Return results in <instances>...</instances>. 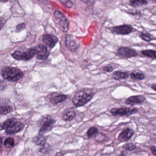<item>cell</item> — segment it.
I'll return each mask as SVG.
<instances>
[{
  "instance_id": "obj_1",
  "label": "cell",
  "mask_w": 156,
  "mask_h": 156,
  "mask_svg": "<svg viewBox=\"0 0 156 156\" xmlns=\"http://www.w3.org/2000/svg\"><path fill=\"white\" fill-rule=\"evenodd\" d=\"M92 90L84 89L78 91L72 99V102L76 107L83 106L90 101L94 95Z\"/></svg>"
},
{
  "instance_id": "obj_2",
  "label": "cell",
  "mask_w": 156,
  "mask_h": 156,
  "mask_svg": "<svg viewBox=\"0 0 156 156\" xmlns=\"http://www.w3.org/2000/svg\"><path fill=\"white\" fill-rule=\"evenodd\" d=\"M1 75L4 79L11 82H17L23 78L24 73L19 69L13 67H5L2 69Z\"/></svg>"
},
{
  "instance_id": "obj_3",
  "label": "cell",
  "mask_w": 156,
  "mask_h": 156,
  "mask_svg": "<svg viewBox=\"0 0 156 156\" xmlns=\"http://www.w3.org/2000/svg\"><path fill=\"white\" fill-rule=\"evenodd\" d=\"M55 121L52 119L50 115H44L40 119L39 123L41 126L39 130V134H43L44 133L50 131L53 128V125L55 124Z\"/></svg>"
},
{
  "instance_id": "obj_4",
  "label": "cell",
  "mask_w": 156,
  "mask_h": 156,
  "mask_svg": "<svg viewBox=\"0 0 156 156\" xmlns=\"http://www.w3.org/2000/svg\"><path fill=\"white\" fill-rule=\"evenodd\" d=\"M55 19L57 24L59 26L61 31L67 32L69 29V22L68 18L61 11H56L54 14Z\"/></svg>"
},
{
  "instance_id": "obj_5",
  "label": "cell",
  "mask_w": 156,
  "mask_h": 156,
  "mask_svg": "<svg viewBox=\"0 0 156 156\" xmlns=\"http://www.w3.org/2000/svg\"><path fill=\"white\" fill-rule=\"evenodd\" d=\"M111 113L114 116H130L138 113L137 108L131 107H122L119 108H114L111 110Z\"/></svg>"
},
{
  "instance_id": "obj_6",
  "label": "cell",
  "mask_w": 156,
  "mask_h": 156,
  "mask_svg": "<svg viewBox=\"0 0 156 156\" xmlns=\"http://www.w3.org/2000/svg\"><path fill=\"white\" fill-rule=\"evenodd\" d=\"M34 48L37 58L39 60H45L48 57L49 52L47 47L44 45H38Z\"/></svg>"
},
{
  "instance_id": "obj_7",
  "label": "cell",
  "mask_w": 156,
  "mask_h": 156,
  "mask_svg": "<svg viewBox=\"0 0 156 156\" xmlns=\"http://www.w3.org/2000/svg\"><path fill=\"white\" fill-rule=\"evenodd\" d=\"M117 53L120 56L124 58H130L137 56V52L135 50L126 47H120L118 49Z\"/></svg>"
},
{
  "instance_id": "obj_8",
  "label": "cell",
  "mask_w": 156,
  "mask_h": 156,
  "mask_svg": "<svg viewBox=\"0 0 156 156\" xmlns=\"http://www.w3.org/2000/svg\"><path fill=\"white\" fill-rule=\"evenodd\" d=\"M146 98L142 95H135L130 96L126 99L125 101L126 104L131 106H134L136 104H141L145 101Z\"/></svg>"
},
{
  "instance_id": "obj_9",
  "label": "cell",
  "mask_w": 156,
  "mask_h": 156,
  "mask_svg": "<svg viewBox=\"0 0 156 156\" xmlns=\"http://www.w3.org/2000/svg\"><path fill=\"white\" fill-rule=\"evenodd\" d=\"M134 133V130L131 128H126L119 134L118 137V141L121 143L127 142L132 138Z\"/></svg>"
},
{
  "instance_id": "obj_10",
  "label": "cell",
  "mask_w": 156,
  "mask_h": 156,
  "mask_svg": "<svg viewBox=\"0 0 156 156\" xmlns=\"http://www.w3.org/2000/svg\"><path fill=\"white\" fill-rule=\"evenodd\" d=\"M113 31L117 34H128L133 31V27L128 25H122L114 27Z\"/></svg>"
},
{
  "instance_id": "obj_11",
  "label": "cell",
  "mask_w": 156,
  "mask_h": 156,
  "mask_svg": "<svg viewBox=\"0 0 156 156\" xmlns=\"http://www.w3.org/2000/svg\"><path fill=\"white\" fill-rule=\"evenodd\" d=\"M43 42L50 48H53L58 42V38L55 36L45 34L43 37Z\"/></svg>"
},
{
  "instance_id": "obj_12",
  "label": "cell",
  "mask_w": 156,
  "mask_h": 156,
  "mask_svg": "<svg viewBox=\"0 0 156 156\" xmlns=\"http://www.w3.org/2000/svg\"><path fill=\"white\" fill-rule=\"evenodd\" d=\"M66 44L69 49L72 52H75L77 50L79 45L75 40V38L71 35H68L66 38Z\"/></svg>"
},
{
  "instance_id": "obj_13",
  "label": "cell",
  "mask_w": 156,
  "mask_h": 156,
  "mask_svg": "<svg viewBox=\"0 0 156 156\" xmlns=\"http://www.w3.org/2000/svg\"><path fill=\"white\" fill-rule=\"evenodd\" d=\"M24 127V125L19 122L13 123L7 129H5V132L7 134H12L20 132L23 130Z\"/></svg>"
},
{
  "instance_id": "obj_14",
  "label": "cell",
  "mask_w": 156,
  "mask_h": 156,
  "mask_svg": "<svg viewBox=\"0 0 156 156\" xmlns=\"http://www.w3.org/2000/svg\"><path fill=\"white\" fill-rule=\"evenodd\" d=\"M76 112L74 108L66 109L63 113L62 119L65 121L68 122L73 120L76 117Z\"/></svg>"
},
{
  "instance_id": "obj_15",
  "label": "cell",
  "mask_w": 156,
  "mask_h": 156,
  "mask_svg": "<svg viewBox=\"0 0 156 156\" xmlns=\"http://www.w3.org/2000/svg\"><path fill=\"white\" fill-rule=\"evenodd\" d=\"M112 76L115 80L120 81L128 78L130 76V73L128 71H117L114 72Z\"/></svg>"
},
{
  "instance_id": "obj_16",
  "label": "cell",
  "mask_w": 156,
  "mask_h": 156,
  "mask_svg": "<svg viewBox=\"0 0 156 156\" xmlns=\"http://www.w3.org/2000/svg\"><path fill=\"white\" fill-rule=\"evenodd\" d=\"M131 79L133 80L140 81L144 79L146 75L143 71L139 70L133 71L130 75Z\"/></svg>"
},
{
  "instance_id": "obj_17",
  "label": "cell",
  "mask_w": 156,
  "mask_h": 156,
  "mask_svg": "<svg viewBox=\"0 0 156 156\" xmlns=\"http://www.w3.org/2000/svg\"><path fill=\"white\" fill-rule=\"evenodd\" d=\"M67 97L64 94H57L50 98V101L53 104H56L63 102L67 100Z\"/></svg>"
},
{
  "instance_id": "obj_18",
  "label": "cell",
  "mask_w": 156,
  "mask_h": 156,
  "mask_svg": "<svg viewBox=\"0 0 156 156\" xmlns=\"http://www.w3.org/2000/svg\"><path fill=\"white\" fill-rule=\"evenodd\" d=\"M23 53L24 56L23 60L24 61L30 60L31 59L33 58L34 56H35V51L34 48L29 49Z\"/></svg>"
},
{
  "instance_id": "obj_19",
  "label": "cell",
  "mask_w": 156,
  "mask_h": 156,
  "mask_svg": "<svg viewBox=\"0 0 156 156\" xmlns=\"http://www.w3.org/2000/svg\"><path fill=\"white\" fill-rule=\"evenodd\" d=\"M33 142L37 145L44 146L45 144L46 140L45 138L42 134H39V135L33 138Z\"/></svg>"
},
{
  "instance_id": "obj_20",
  "label": "cell",
  "mask_w": 156,
  "mask_h": 156,
  "mask_svg": "<svg viewBox=\"0 0 156 156\" xmlns=\"http://www.w3.org/2000/svg\"><path fill=\"white\" fill-rule=\"evenodd\" d=\"M130 5L133 7H139L147 4V0H130Z\"/></svg>"
},
{
  "instance_id": "obj_21",
  "label": "cell",
  "mask_w": 156,
  "mask_h": 156,
  "mask_svg": "<svg viewBox=\"0 0 156 156\" xmlns=\"http://www.w3.org/2000/svg\"><path fill=\"white\" fill-rule=\"evenodd\" d=\"M15 119L14 118L9 119L5 122L0 123V131L7 129L14 122Z\"/></svg>"
},
{
  "instance_id": "obj_22",
  "label": "cell",
  "mask_w": 156,
  "mask_h": 156,
  "mask_svg": "<svg viewBox=\"0 0 156 156\" xmlns=\"http://www.w3.org/2000/svg\"><path fill=\"white\" fill-rule=\"evenodd\" d=\"M94 140L97 142L102 143L106 141L107 139V136L106 135L102 132H98L95 135Z\"/></svg>"
},
{
  "instance_id": "obj_23",
  "label": "cell",
  "mask_w": 156,
  "mask_h": 156,
  "mask_svg": "<svg viewBox=\"0 0 156 156\" xmlns=\"http://www.w3.org/2000/svg\"><path fill=\"white\" fill-rule=\"evenodd\" d=\"M142 54L152 59H156V51L154 50H144L142 51Z\"/></svg>"
},
{
  "instance_id": "obj_24",
  "label": "cell",
  "mask_w": 156,
  "mask_h": 156,
  "mask_svg": "<svg viewBox=\"0 0 156 156\" xmlns=\"http://www.w3.org/2000/svg\"><path fill=\"white\" fill-rule=\"evenodd\" d=\"M12 56L16 60H24V53L21 51L16 50L12 54Z\"/></svg>"
},
{
  "instance_id": "obj_25",
  "label": "cell",
  "mask_w": 156,
  "mask_h": 156,
  "mask_svg": "<svg viewBox=\"0 0 156 156\" xmlns=\"http://www.w3.org/2000/svg\"><path fill=\"white\" fill-rule=\"evenodd\" d=\"M123 148L127 151H133L136 148V146L133 143H128L122 146Z\"/></svg>"
},
{
  "instance_id": "obj_26",
  "label": "cell",
  "mask_w": 156,
  "mask_h": 156,
  "mask_svg": "<svg viewBox=\"0 0 156 156\" xmlns=\"http://www.w3.org/2000/svg\"><path fill=\"white\" fill-rule=\"evenodd\" d=\"M14 140L12 138H8L5 139L4 143V145L6 148H12L14 145Z\"/></svg>"
},
{
  "instance_id": "obj_27",
  "label": "cell",
  "mask_w": 156,
  "mask_h": 156,
  "mask_svg": "<svg viewBox=\"0 0 156 156\" xmlns=\"http://www.w3.org/2000/svg\"><path fill=\"white\" fill-rule=\"evenodd\" d=\"M12 111L10 106H0V114H6Z\"/></svg>"
},
{
  "instance_id": "obj_28",
  "label": "cell",
  "mask_w": 156,
  "mask_h": 156,
  "mask_svg": "<svg viewBox=\"0 0 156 156\" xmlns=\"http://www.w3.org/2000/svg\"><path fill=\"white\" fill-rule=\"evenodd\" d=\"M98 132V129L96 127L93 126V127H90L89 129L87 132V135L89 138H90Z\"/></svg>"
},
{
  "instance_id": "obj_29",
  "label": "cell",
  "mask_w": 156,
  "mask_h": 156,
  "mask_svg": "<svg viewBox=\"0 0 156 156\" xmlns=\"http://www.w3.org/2000/svg\"><path fill=\"white\" fill-rule=\"evenodd\" d=\"M141 38L143 40L145 41H147V42H149L151 40V37L150 36V35L147 33H142L140 36Z\"/></svg>"
},
{
  "instance_id": "obj_30",
  "label": "cell",
  "mask_w": 156,
  "mask_h": 156,
  "mask_svg": "<svg viewBox=\"0 0 156 156\" xmlns=\"http://www.w3.org/2000/svg\"><path fill=\"white\" fill-rule=\"evenodd\" d=\"M60 2L63 4V5H65L67 7H72L73 4L71 2H70L69 0H58Z\"/></svg>"
},
{
  "instance_id": "obj_31",
  "label": "cell",
  "mask_w": 156,
  "mask_h": 156,
  "mask_svg": "<svg viewBox=\"0 0 156 156\" xmlns=\"http://www.w3.org/2000/svg\"><path fill=\"white\" fill-rule=\"evenodd\" d=\"M26 27V24L25 23H21L17 25L16 27V29L17 31H21L23 30Z\"/></svg>"
},
{
  "instance_id": "obj_32",
  "label": "cell",
  "mask_w": 156,
  "mask_h": 156,
  "mask_svg": "<svg viewBox=\"0 0 156 156\" xmlns=\"http://www.w3.org/2000/svg\"><path fill=\"white\" fill-rule=\"evenodd\" d=\"M103 70L104 71H106V72H110L112 71L114 69L112 66L109 65L104 67Z\"/></svg>"
},
{
  "instance_id": "obj_33",
  "label": "cell",
  "mask_w": 156,
  "mask_h": 156,
  "mask_svg": "<svg viewBox=\"0 0 156 156\" xmlns=\"http://www.w3.org/2000/svg\"><path fill=\"white\" fill-rule=\"evenodd\" d=\"M150 150L154 156H156V146H153L150 147Z\"/></svg>"
},
{
  "instance_id": "obj_34",
  "label": "cell",
  "mask_w": 156,
  "mask_h": 156,
  "mask_svg": "<svg viewBox=\"0 0 156 156\" xmlns=\"http://www.w3.org/2000/svg\"><path fill=\"white\" fill-rule=\"evenodd\" d=\"M4 25V22L2 19H0V30L3 27Z\"/></svg>"
},
{
  "instance_id": "obj_35",
  "label": "cell",
  "mask_w": 156,
  "mask_h": 156,
  "mask_svg": "<svg viewBox=\"0 0 156 156\" xmlns=\"http://www.w3.org/2000/svg\"><path fill=\"white\" fill-rule=\"evenodd\" d=\"M151 87L153 90H154L156 92V83L152 84V85H151Z\"/></svg>"
},
{
  "instance_id": "obj_36",
  "label": "cell",
  "mask_w": 156,
  "mask_h": 156,
  "mask_svg": "<svg viewBox=\"0 0 156 156\" xmlns=\"http://www.w3.org/2000/svg\"><path fill=\"white\" fill-rule=\"evenodd\" d=\"M126 152H125V151H122L121 153V155L122 156H126Z\"/></svg>"
},
{
  "instance_id": "obj_37",
  "label": "cell",
  "mask_w": 156,
  "mask_h": 156,
  "mask_svg": "<svg viewBox=\"0 0 156 156\" xmlns=\"http://www.w3.org/2000/svg\"><path fill=\"white\" fill-rule=\"evenodd\" d=\"M2 139L0 137V149H1V147H2Z\"/></svg>"
},
{
  "instance_id": "obj_38",
  "label": "cell",
  "mask_w": 156,
  "mask_h": 156,
  "mask_svg": "<svg viewBox=\"0 0 156 156\" xmlns=\"http://www.w3.org/2000/svg\"><path fill=\"white\" fill-rule=\"evenodd\" d=\"M8 0H0V2H7Z\"/></svg>"
},
{
  "instance_id": "obj_39",
  "label": "cell",
  "mask_w": 156,
  "mask_h": 156,
  "mask_svg": "<svg viewBox=\"0 0 156 156\" xmlns=\"http://www.w3.org/2000/svg\"><path fill=\"white\" fill-rule=\"evenodd\" d=\"M3 83V81L2 80H0V86L2 85V84Z\"/></svg>"
},
{
  "instance_id": "obj_40",
  "label": "cell",
  "mask_w": 156,
  "mask_h": 156,
  "mask_svg": "<svg viewBox=\"0 0 156 156\" xmlns=\"http://www.w3.org/2000/svg\"><path fill=\"white\" fill-rule=\"evenodd\" d=\"M154 2H155L156 3V0H154Z\"/></svg>"
}]
</instances>
